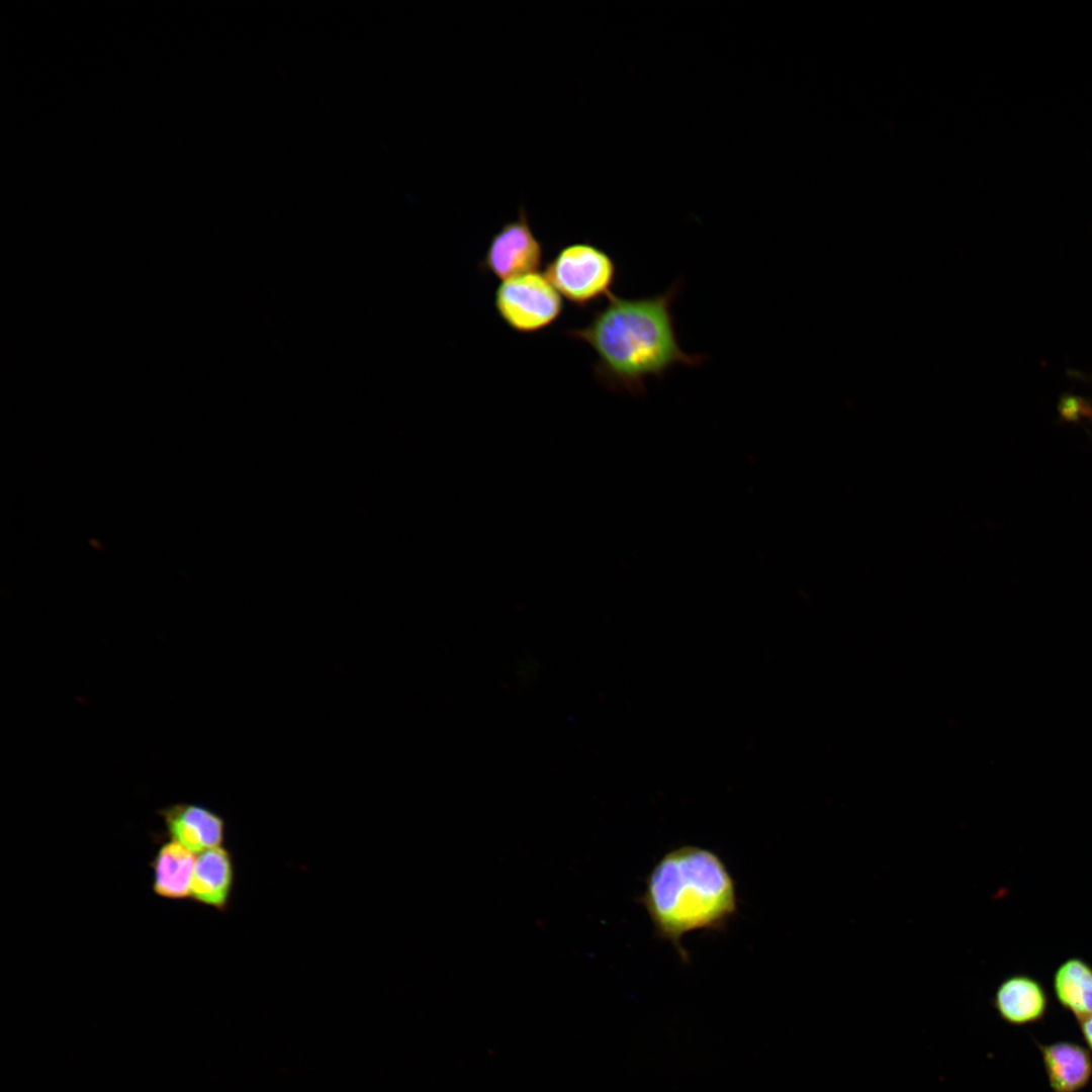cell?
<instances>
[{"label":"cell","instance_id":"cell-7","mask_svg":"<svg viewBox=\"0 0 1092 1092\" xmlns=\"http://www.w3.org/2000/svg\"><path fill=\"white\" fill-rule=\"evenodd\" d=\"M1049 1003V994L1042 984L1023 973L1004 978L991 999L999 1018L1012 1026L1040 1022L1048 1013Z\"/></svg>","mask_w":1092,"mask_h":1092},{"label":"cell","instance_id":"cell-9","mask_svg":"<svg viewBox=\"0 0 1092 1092\" xmlns=\"http://www.w3.org/2000/svg\"><path fill=\"white\" fill-rule=\"evenodd\" d=\"M235 883V864L231 851L218 846L196 855L190 886V899L217 911H225Z\"/></svg>","mask_w":1092,"mask_h":1092},{"label":"cell","instance_id":"cell-1","mask_svg":"<svg viewBox=\"0 0 1092 1092\" xmlns=\"http://www.w3.org/2000/svg\"><path fill=\"white\" fill-rule=\"evenodd\" d=\"M682 287L679 278L652 296L612 294L585 326L565 331L595 352L594 374L601 385L640 396L648 379H660L677 365L698 367L705 361V355L687 353L678 343L672 306Z\"/></svg>","mask_w":1092,"mask_h":1092},{"label":"cell","instance_id":"cell-2","mask_svg":"<svg viewBox=\"0 0 1092 1092\" xmlns=\"http://www.w3.org/2000/svg\"><path fill=\"white\" fill-rule=\"evenodd\" d=\"M640 903L656 934L684 962L681 939L698 930H719L736 913L735 883L714 851L682 845L664 853L650 871Z\"/></svg>","mask_w":1092,"mask_h":1092},{"label":"cell","instance_id":"cell-11","mask_svg":"<svg viewBox=\"0 0 1092 1092\" xmlns=\"http://www.w3.org/2000/svg\"><path fill=\"white\" fill-rule=\"evenodd\" d=\"M1053 991L1058 1003L1080 1022L1092 1015V966L1071 957L1053 975Z\"/></svg>","mask_w":1092,"mask_h":1092},{"label":"cell","instance_id":"cell-3","mask_svg":"<svg viewBox=\"0 0 1092 1092\" xmlns=\"http://www.w3.org/2000/svg\"><path fill=\"white\" fill-rule=\"evenodd\" d=\"M545 276L571 304L587 308L614 294L618 267L605 250L579 242L560 248L546 264Z\"/></svg>","mask_w":1092,"mask_h":1092},{"label":"cell","instance_id":"cell-12","mask_svg":"<svg viewBox=\"0 0 1092 1092\" xmlns=\"http://www.w3.org/2000/svg\"><path fill=\"white\" fill-rule=\"evenodd\" d=\"M1087 1048L1092 1052V1015L1078 1022Z\"/></svg>","mask_w":1092,"mask_h":1092},{"label":"cell","instance_id":"cell-10","mask_svg":"<svg viewBox=\"0 0 1092 1092\" xmlns=\"http://www.w3.org/2000/svg\"><path fill=\"white\" fill-rule=\"evenodd\" d=\"M196 855L173 839L164 842L150 863L154 894L169 900L190 899Z\"/></svg>","mask_w":1092,"mask_h":1092},{"label":"cell","instance_id":"cell-8","mask_svg":"<svg viewBox=\"0 0 1092 1092\" xmlns=\"http://www.w3.org/2000/svg\"><path fill=\"white\" fill-rule=\"evenodd\" d=\"M1053 1092H1080L1092 1080L1091 1051L1075 1041L1041 1043L1034 1040Z\"/></svg>","mask_w":1092,"mask_h":1092},{"label":"cell","instance_id":"cell-6","mask_svg":"<svg viewBox=\"0 0 1092 1092\" xmlns=\"http://www.w3.org/2000/svg\"><path fill=\"white\" fill-rule=\"evenodd\" d=\"M170 839L198 854L222 846L225 821L215 811L195 803H176L158 811Z\"/></svg>","mask_w":1092,"mask_h":1092},{"label":"cell","instance_id":"cell-5","mask_svg":"<svg viewBox=\"0 0 1092 1092\" xmlns=\"http://www.w3.org/2000/svg\"><path fill=\"white\" fill-rule=\"evenodd\" d=\"M543 246L530 224L528 211L520 206L515 219L505 222L490 238L478 263L481 273L503 281L537 272Z\"/></svg>","mask_w":1092,"mask_h":1092},{"label":"cell","instance_id":"cell-4","mask_svg":"<svg viewBox=\"0 0 1092 1092\" xmlns=\"http://www.w3.org/2000/svg\"><path fill=\"white\" fill-rule=\"evenodd\" d=\"M493 303L500 320L520 334L548 329L563 311L559 292L538 272L503 281L495 289Z\"/></svg>","mask_w":1092,"mask_h":1092}]
</instances>
